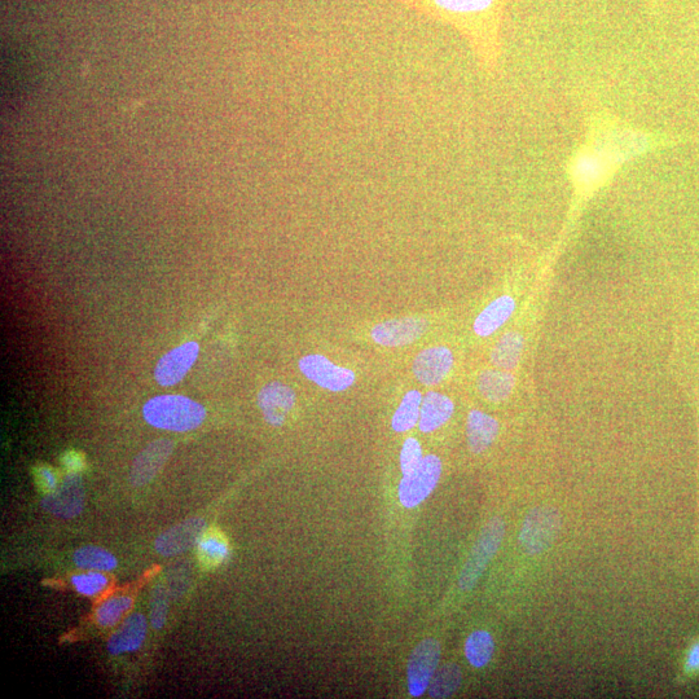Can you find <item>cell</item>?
<instances>
[{"mask_svg": "<svg viewBox=\"0 0 699 699\" xmlns=\"http://www.w3.org/2000/svg\"><path fill=\"white\" fill-rule=\"evenodd\" d=\"M422 395L420 391H408L402 402H400L398 410L395 411L391 428L397 433L410 432L415 428L417 422L420 421Z\"/></svg>", "mask_w": 699, "mask_h": 699, "instance_id": "cell-22", "label": "cell"}, {"mask_svg": "<svg viewBox=\"0 0 699 699\" xmlns=\"http://www.w3.org/2000/svg\"><path fill=\"white\" fill-rule=\"evenodd\" d=\"M422 448L416 438H407L400 452V469L403 476H410L422 463Z\"/></svg>", "mask_w": 699, "mask_h": 699, "instance_id": "cell-28", "label": "cell"}, {"mask_svg": "<svg viewBox=\"0 0 699 699\" xmlns=\"http://www.w3.org/2000/svg\"><path fill=\"white\" fill-rule=\"evenodd\" d=\"M495 652L494 639L489 632L476 631L468 637L465 643V655L470 665L482 668L489 665Z\"/></svg>", "mask_w": 699, "mask_h": 699, "instance_id": "cell-23", "label": "cell"}, {"mask_svg": "<svg viewBox=\"0 0 699 699\" xmlns=\"http://www.w3.org/2000/svg\"><path fill=\"white\" fill-rule=\"evenodd\" d=\"M134 601L130 596H113L105 600L96 610V622L103 627L116 626L121 621L123 615L133 608Z\"/></svg>", "mask_w": 699, "mask_h": 699, "instance_id": "cell-26", "label": "cell"}, {"mask_svg": "<svg viewBox=\"0 0 699 699\" xmlns=\"http://www.w3.org/2000/svg\"><path fill=\"white\" fill-rule=\"evenodd\" d=\"M463 674L459 666L446 665L435 672L432 683L429 685V696L432 698H448L454 696L460 688Z\"/></svg>", "mask_w": 699, "mask_h": 699, "instance_id": "cell-25", "label": "cell"}, {"mask_svg": "<svg viewBox=\"0 0 699 699\" xmlns=\"http://www.w3.org/2000/svg\"><path fill=\"white\" fill-rule=\"evenodd\" d=\"M74 588L83 596H98L108 587L109 579L101 571H89L72 578Z\"/></svg>", "mask_w": 699, "mask_h": 699, "instance_id": "cell-27", "label": "cell"}, {"mask_svg": "<svg viewBox=\"0 0 699 699\" xmlns=\"http://www.w3.org/2000/svg\"><path fill=\"white\" fill-rule=\"evenodd\" d=\"M199 353L200 346L197 342H187V344L175 347L170 353L162 356L155 371L158 384L161 386L177 385L196 363Z\"/></svg>", "mask_w": 699, "mask_h": 699, "instance_id": "cell-10", "label": "cell"}, {"mask_svg": "<svg viewBox=\"0 0 699 699\" xmlns=\"http://www.w3.org/2000/svg\"><path fill=\"white\" fill-rule=\"evenodd\" d=\"M644 135L631 130H608L584 145L571 165V175L580 192L600 187L623 162L643 152Z\"/></svg>", "mask_w": 699, "mask_h": 699, "instance_id": "cell-2", "label": "cell"}, {"mask_svg": "<svg viewBox=\"0 0 699 699\" xmlns=\"http://www.w3.org/2000/svg\"><path fill=\"white\" fill-rule=\"evenodd\" d=\"M455 404L447 395L430 393L422 399L419 428L422 433H433L451 419Z\"/></svg>", "mask_w": 699, "mask_h": 699, "instance_id": "cell-17", "label": "cell"}, {"mask_svg": "<svg viewBox=\"0 0 699 699\" xmlns=\"http://www.w3.org/2000/svg\"><path fill=\"white\" fill-rule=\"evenodd\" d=\"M426 329H428V323L424 319L402 318L375 325L371 336L378 345L399 347L419 340Z\"/></svg>", "mask_w": 699, "mask_h": 699, "instance_id": "cell-11", "label": "cell"}, {"mask_svg": "<svg viewBox=\"0 0 699 699\" xmlns=\"http://www.w3.org/2000/svg\"><path fill=\"white\" fill-rule=\"evenodd\" d=\"M562 526L561 513L552 505H540L523 521L520 544L529 556H538L556 542Z\"/></svg>", "mask_w": 699, "mask_h": 699, "instance_id": "cell-4", "label": "cell"}, {"mask_svg": "<svg viewBox=\"0 0 699 699\" xmlns=\"http://www.w3.org/2000/svg\"><path fill=\"white\" fill-rule=\"evenodd\" d=\"M514 310H516V302H514L512 297L503 296L496 298L478 315L476 322L473 324L474 332L479 337L491 336L511 319Z\"/></svg>", "mask_w": 699, "mask_h": 699, "instance_id": "cell-19", "label": "cell"}, {"mask_svg": "<svg viewBox=\"0 0 699 699\" xmlns=\"http://www.w3.org/2000/svg\"><path fill=\"white\" fill-rule=\"evenodd\" d=\"M688 666L697 670L699 668V645L694 646L692 653H690L688 658Z\"/></svg>", "mask_w": 699, "mask_h": 699, "instance_id": "cell-32", "label": "cell"}, {"mask_svg": "<svg viewBox=\"0 0 699 699\" xmlns=\"http://www.w3.org/2000/svg\"><path fill=\"white\" fill-rule=\"evenodd\" d=\"M199 555L201 561L208 562V564H215V562L222 561L226 558L228 555V548L222 539L217 538V536H208V538L200 540Z\"/></svg>", "mask_w": 699, "mask_h": 699, "instance_id": "cell-29", "label": "cell"}, {"mask_svg": "<svg viewBox=\"0 0 699 699\" xmlns=\"http://www.w3.org/2000/svg\"><path fill=\"white\" fill-rule=\"evenodd\" d=\"M456 29L489 72L498 65L500 29L508 0H393Z\"/></svg>", "mask_w": 699, "mask_h": 699, "instance_id": "cell-1", "label": "cell"}, {"mask_svg": "<svg viewBox=\"0 0 699 699\" xmlns=\"http://www.w3.org/2000/svg\"><path fill=\"white\" fill-rule=\"evenodd\" d=\"M39 479H41V485L43 489L48 491H55L57 489V481L55 474L51 472L50 469L39 470Z\"/></svg>", "mask_w": 699, "mask_h": 699, "instance_id": "cell-31", "label": "cell"}, {"mask_svg": "<svg viewBox=\"0 0 699 699\" xmlns=\"http://www.w3.org/2000/svg\"><path fill=\"white\" fill-rule=\"evenodd\" d=\"M441 659V646L435 639H425L413 649L408 662V690L420 697L429 689Z\"/></svg>", "mask_w": 699, "mask_h": 699, "instance_id": "cell-7", "label": "cell"}, {"mask_svg": "<svg viewBox=\"0 0 699 699\" xmlns=\"http://www.w3.org/2000/svg\"><path fill=\"white\" fill-rule=\"evenodd\" d=\"M466 434L470 451L482 454L498 438L499 422L485 412L474 410L469 413Z\"/></svg>", "mask_w": 699, "mask_h": 699, "instance_id": "cell-18", "label": "cell"}, {"mask_svg": "<svg viewBox=\"0 0 699 699\" xmlns=\"http://www.w3.org/2000/svg\"><path fill=\"white\" fill-rule=\"evenodd\" d=\"M296 393L283 382L274 381L258 394V406L263 417L272 426H281L296 404Z\"/></svg>", "mask_w": 699, "mask_h": 699, "instance_id": "cell-15", "label": "cell"}, {"mask_svg": "<svg viewBox=\"0 0 699 699\" xmlns=\"http://www.w3.org/2000/svg\"><path fill=\"white\" fill-rule=\"evenodd\" d=\"M174 443L169 439H157L148 444L136 457L130 472V481L135 487L147 485L161 472L162 466L173 454Z\"/></svg>", "mask_w": 699, "mask_h": 699, "instance_id": "cell-13", "label": "cell"}, {"mask_svg": "<svg viewBox=\"0 0 699 699\" xmlns=\"http://www.w3.org/2000/svg\"><path fill=\"white\" fill-rule=\"evenodd\" d=\"M74 564L81 569L90 571H112L117 567L116 557L111 552L105 551L104 548L95 547V545H87V547L79 548L74 553Z\"/></svg>", "mask_w": 699, "mask_h": 699, "instance_id": "cell-24", "label": "cell"}, {"mask_svg": "<svg viewBox=\"0 0 699 699\" xmlns=\"http://www.w3.org/2000/svg\"><path fill=\"white\" fill-rule=\"evenodd\" d=\"M523 337L520 333L509 332L500 338L491 353V363L503 371H512L520 363L523 350Z\"/></svg>", "mask_w": 699, "mask_h": 699, "instance_id": "cell-21", "label": "cell"}, {"mask_svg": "<svg viewBox=\"0 0 699 699\" xmlns=\"http://www.w3.org/2000/svg\"><path fill=\"white\" fill-rule=\"evenodd\" d=\"M165 588L158 586L153 591L151 601V622L155 630H162L165 627L167 610H169V601H167Z\"/></svg>", "mask_w": 699, "mask_h": 699, "instance_id": "cell-30", "label": "cell"}, {"mask_svg": "<svg viewBox=\"0 0 699 699\" xmlns=\"http://www.w3.org/2000/svg\"><path fill=\"white\" fill-rule=\"evenodd\" d=\"M442 476V461L438 456H425L419 468L410 476H403L398 496L403 507L416 508L429 498Z\"/></svg>", "mask_w": 699, "mask_h": 699, "instance_id": "cell-6", "label": "cell"}, {"mask_svg": "<svg viewBox=\"0 0 699 699\" xmlns=\"http://www.w3.org/2000/svg\"><path fill=\"white\" fill-rule=\"evenodd\" d=\"M205 529L206 523L202 518H191L179 523L158 536L156 551L165 557L178 556L199 543Z\"/></svg>", "mask_w": 699, "mask_h": 699, "instance_id": "cell-14", "label": "cell"}, {"mask_svg": "<svg viewBox=\"0 0 699 699\" xmlns=\"http://www.w3.org/2000/svg\"><path fill=\"white\" fill-rule=\"evenodd\" d=\"M143 416L149 425L169 432H191L202 425L206 410L195 400L182 395H161L145 403Z\"/></svg>", "mask_w": 699, "mask_h": 699, "instance_id": "cell-3", "label": "cell"}, {"mask_svg": "<svg viewBox=\"0 0 699 699\" xmlns=\"http://www.w3.org/2000/svg\"><path fill=\"white\" fill-rule=\"evenodd\" d=\"M300 369L307 380L333 393L345 391L355 382V373L351 369L338 367L319 354L303 356Z\"/></svg>", "mask_w": 699, "mask_h": 699, "instance_id": "cell-8", "label": "cell"}, {"mask_svg": "<svg viewBox=\"0 0 699 699\" xmlns=\"http://www.w3.org/2000/svg\"><path fill=\"white\" fill-rule=\"evenodd\" d=\"M145 636H147V619L143 614H131L109 639V653L118 655L135 652L142 648Z\"/></svg>", "mask_w": 699, "mask_h": 699, "instance_id": "cell-16", "label": "cell"}, {"mask_svg": "<svg viewBox=\"0 0 699 699\" xmlns=\"http://www.w3.org/2000/svg\"><path fill=\"white\" fill-rule=\"evenodd\" d=\"M43 508L64 520L77 517L85 505V491L78 474H70L60 487L42 501Z\"/></svg>", "mask_w": 699, "mask_h": 699, "instance_id": "cell-9", "label": "cell"}, {"mask_svg": "<svg viewBox=\"0 0 699 699\" xmlns=\"http://www.w3.org/2000/svg\"><path fill=\"white\" fill-rule=\"evenodd\" d=\"M516 385V378L507 371L482 372L478 377V390L490 402L499 403L508 399Z\"/></svg>", "mask_w": 699, "mask_h": 699, "instance_id": "cell-20", "label": "cell"}, {"mask_svg": "<svg viewBox=\"0 0 699 699\" xmlns=\"http://www.w3.org/2000/svg\"><path fill=\"white\" fill-rule=\"evenodd\" d=\"M505 535V523L496 517L487 523L476 544L470 552L468 561L465 562L459 578V586L463 591H470L476 587L478 580L489 566L492 558L498 553Z\"/></svg>", "mask_w": 699, "mask_h": 699, "instance_id": "cell-5", "label": "cell"}, {"mask_svg": "<svg viewBox=\"0 0 699 699\" xmlns=\"http://www.w3.org/2000/svg\"><path fill=\"white\" fill-rule=\"evenodd\" d=\"M454 362V354L448 347H429L416 356L412 371L421 384L434 386L441 384L447 377Z\"/></svg>", "mask_w": 699, "mask_h": 699, "instance_id": "cell-12", "label": "cell"}]
</instances>
